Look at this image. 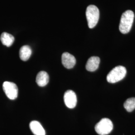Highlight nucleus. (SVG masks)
Segmentation results:
<instances>
[{"label":"nucleus","mask_w":135,"mask_h":135,"mask_svg":"<svg viewBox=\"0 0 135 135\" xmlns=\"http://www.w3.org/2000/svg\"><path fill=\"white\" fill-rule=\"evenodd\" d=\"M134 19V14L133 11L128 10L121 17L119 30L122 34L128 33L131 29Z\"/></svg>","instance_id":"obj_1"},{"label":"nucleus","mask_w":135,"mask_h":135,"mask_svg":"<svg viewBox=\"0 0 135 135\" xmlns=\"http://www.w3.org/2000/svg\"><path fill=\"white\" fill-rule=\"evenodd\" d=\"M86 15L89 28L92 29L96 26L100 17V12L95 5H90L87 8Z\"/></svg>","instance_id":"obj_2"},{"label":"nucleus","mask_w":135,"mask_h":135,"mask_svg":"<svg viewBox=\"0 0 135 135\" xmlns=\"http://www.w3.org/2000/svg\"><path fill=\"white\" fill-rule=\"evenodd\" d=\"M127 70L125 67L118 66L113 69L107 76V80L110 83H115L123 79L126 75Z\"/></svg>","instance_id":"obj_3"},{"label":"nucleus","mask_w":135,"mask_h":135,"mask_svg":"<svg viewBox=\"0 0 135 135\" xmlns=\"http://www.w3.org/2000/svg\"><path fill=\"white\" fill-rule=\"evenodd\" d=\"M95 129L97 134L99 135H108L113 130V124L109 119L103 118L97 124Z\"/></svg>","instance_id":"obj_4"},{"label":"nucleus","mask_w":135,"mask_h":135,"mask_svg":"<svg viewBox=\"0 0 135 135\" xmlns=\"http://www.w3.org/2000/svg\"><path fill=\"white\" fill-rule=\"evenodd\" d=\"M3 88L5 94L10 100H14L18 97V88L14 83L5 82L3 83Z\"/></svg>","instance_id":"obj_5"},{"label":"nucleus","mask_w":135,"mask_h":135,"mask_svg":"<svg viewBox=\"0 0 135 135\" xmlns=\"http://www.w3.org/2000/svg\"><path fill=\"white\" fill-rule=\"evenodd\" d=\"M64 99L66 106L70 109L74 108L77 105V99L76 95L72 90H68L65 92Z\"/></svg>","instance_id":"obj_6"},{"label":"nucleus","mask_w":135,"mask_h":135,"mask_svg":"<svg viewBox=\"0 0 135 135\" xmlns=\"http://www.w3.org/2000/svg\"><path fill=\"white\" fill-rule=\"evenodd\" d=\"M62 63L65 67L70 69L75 66L76 63V60L72 55L65 52L62 56Z\"/></svg>","instance_id":"obj_7"},{"label":"nucleus","mask_w":135,"mask_h":135,"mask_svg":"<svg viewBox=\"0 0 135 135\" xmlns=\"http://www.w3.org/2000/svg\"><path fill=\"white\" fill-rule=\"evenodd\" d=\"M100 63V59L98 57L93 56L89 58L87 61L86 68L90 72L95 71L98 69Z\"/></svg>","instance_id":"obj_8"},{"label":"nucleus","mask_w":135,"mask_h":135,"mask_svg":"<svg viewBox=\"0 0 135 135\" xmlns=\"http://www.w3.org/2000/svg\"><path fill=\"white\" fill-rule=\"evenodd\" d=\"M30 128L35 135H46V132L43 127L38 121H32L30 124Z\"/></svg>","instance_id":"obj_9"},{"label":"nucleus","mask_w":135,"mask_h":135,"mask_svg":"<svg viewBox=\"0 0 135 135\" xmlns=\"http://www.w3.org/2000/svg\"><path fill=\"white\" fill-rule=\"evenodd\" d=\"M49 81V76L48 73L45 71L38 73L36 77V82L38 86L44 87L46 86Z\"/></svg>","instance_id":"obj_10"},{"label":"nucleus","mask_w":135,"mask_h":135,"mask_svg":"<svg viewBox=\"0 0 135 135\" xmlns=\"http://www.w3.org/2000/svg\"><path fill=\"white\" fill-rule=\"evenodd\" d=\"M20 57L24 61L29 60L32 54V49L28 45H25L22 47L20 50Z\"/></svg>","instance_id":"obj_11"},{"label":"nucleus","mask_w":135,"mask_h":135,"mask_svg":"<svg viewBox=\"0 0 135 135\" xmlns=\"http://www.w3.org/2000/svg\"><path fill=\"white\" fill-rule=\"evenodd\" d=\"M0 39L2 44L8 47L11 46L14 42V36L6 32H4L1 34Z\"/></svg>","instance_id":"obj_12"},{"label":"nucleus","mask_w":135,"mask_h":135,"mask_svg":"<svg viewBox=\"0 0 135 135\" xmlns=\"http://www.w3.org/2000/svg\"><path fill=\"white\" fill-rule=\"evenodd\" d=\"M124 107L128 112H132L135 109V97L127 99L124 103Z\"/></svg>","instance_id":"obj_13"}]
</instances>
